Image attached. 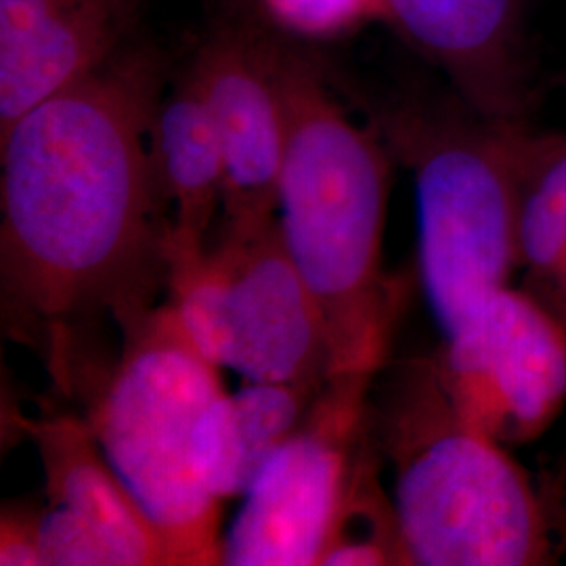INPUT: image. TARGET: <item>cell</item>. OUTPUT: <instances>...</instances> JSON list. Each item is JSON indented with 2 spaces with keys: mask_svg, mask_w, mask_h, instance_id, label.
<instances>
[{
  "mask_svg": "<svg viewBox=\"0 0 566 566\" xmlns=\"http://www.w3.org/2000/svg\"><path fill=\"white\" fill-rule=\"evenodd\" d=\"M266 51L285 109L283 242L322 311L329 378H376L397 311L382 275L390 151L346 116L322 65L280 42Z\"/></svg>",
  "mask_w": 566,
  "mask_h": 566,
  "instance_id": "7a4b0ae2",
  "label": "cell"
},
{
  "mask_svg": "<svg viewBox=\"0 0 566 566\" xmlns=\"http://www.w3.org/2000/svg\"><path fill=\"white\" fill-rule=\"evenodd\" d=\"M20 426L41 453L49 506L95 526L126 566H175L158 526L107 460L84 416L46 413Z\"/></svg>",
  "mask_w": 566,
  "mask_h": 566,
  "instance_id": "8fae6325",
  "label": "cell"
},
{
  "mask_svg": "<svg viewBox=\"0 0 566 566\" xmlns=\"http://www.w3.org/2000/svg\"><path fill=\"white\" fill-rule=\"evenodd\" d=\"M371 376L325 382L303 424L264 464L221 542L219 565L322 563L367 434Z\"/></svg>",
  "mask_w": 566,
  "mask_h": 566,
  "instance_id": "52a82bcc",
  "label": "cell"
},
{
  "mask_svg": "<svg viewBox=\"0 0 566 566\" xmlns=\"http://www.w3.org/2000/svg\"><path fill=\"white\" fill-rule=\"evenodd\" d=\"M42 566H126V560L95 526L63 507L41 510Z\"/></svg>",
  "mask_w": 566,
  "mask_h": 566,
  "instance_id": "e0dca14e",
  "label": "cell"
},
{
  "mask_svg": "<svg viewBox=\"0 0 566 566\" xmlns=\"http://www.w3.org/2000/svg\"><path fill=\"white\" fill-rule=\"evenodd\" d=\"M39 518V507L7 506L2 510L0 565L42 566Z\"/></svg>",
  "mask_w": 566,
  "mask_h": 566,
  "instance_id": "d6986e66",
  "label": "cell"
},
{
  "mask_svg": "<svg viewBox=\"0 0 566 566\" xmlns=\"http://www.w3.org/2000/svg\"><path fill=\"white\" fill-rule=\"evenodd\" d=\"M154 181L170 219V271L202 256L223 210L221 139L191 65L163 88L149 120Z\"/></svg>",
  "mask_w": 566,
  "mask_h": 566,
  "instance_id": "30bf717a",
  "label": "cell"
},
{
  "mask_svg": "<svg viewBox=\"0 0 566 566\" xmlns=\"http://www.w3.org/2000/svg\"><path fill=\"white\" fill-rule=\"evenodd\" d=\"M214 364L158 304L122 334L120 353L84 403V418L168 546L175 566L219 565L223 502L193 468V430L223 395Z\"/></svg>",
  "mask_w": 566,
  "mask_h": 566,
  "instance_id": "5b68a950",
  "label": "cell"
},
{
  "mask_svg": "<svg viewBox=\"0 0 566 566\" xmlns=\"http://www.w3.org/2000/svg\"><path fill=\"white\" fill-rule=\"evenodd\" d=\"M322 388L245 382L208 405L191 449L203 489L221 502L245 495L273 453L303 424Z\"/></svg>",
  "mask_w": 566,
  "mask_h": 566,
  "instance_id": "5bb4252c",
  "label": "cell"
},
{
  "mask_svg": "<svg viewBox=\"0 0 566 566\" xmlns=\"http://www.w3.org/2000/svg\"><path fill=\"white\" fill-rule=\"evenodd\" d=\"M451 401L500 446L533 443L566 405V325L525 290L493 292L434 357Z\"/></svg>",
  "mask_w": 566,
  "mask_h": 566,
  "instance_id": "ba28073f",
  "label": "cell"
},
{
  "mask_svg": "<svg viewBox=\"0 0 566 566\" xmlns=\"http://www.w3.org/2000/svg\"><path fill=\"white\" fill-rule=\"evenodd\" d=\"M386 18L437 61L460 97L491 118L514 120L518 88L506 63L514 0H382Z\"/></svg>",
  "mask_w": 566,
  "mask_h": 566,
  "instance_id": "7c38bea8",
  "label": "cell"
},
{
  "mask_svg": "<svg viewBox=\"0 0 566 566\" xmlns=\"http://www.w3.org/2000/svg\"><path fill=\"white\" fill-rule=\"evenodd\" d=\"M168 301L210 364L245 382L322 388L329 380L324 317L277 221L245 235H212L202 256L175 266Z\"/></svg>",
  "mask_w": 566,
  "mask_h": 566,
  "instance_id": "8992f818",
  "label": "cell"
},
{
  "mask_svg": "<svg viewBox=\"0 0 566 566\" xmlns=\"http://www.w3.org/2000/svg\"><path fill=\"white\" fill-rule=\"evenodd\" d=\"M221 139L224 193L212 235H245L277 221L285 154L282 91L266 41L227 30L191 63Z\"/></svg>",
  "mask_w": 566,
  "mask_h": 566,
  "instance_id": "9c48e42d",
  "label": "cell"
},
{
  "mask_svg": "<svg viewBox=\"0 0 566 566\" xmlns=\"http://www.w3.org/2000/svg\"><path fill=\"white\" fill-rule=\"evenodd\" d=\"M164 84L109 60L0 133V317L61 397L86 403L170 277L149 158Z\"/></svg>",
  "mask_w": 566,
  "mask_h": 566,
  "instance_id": "6da1fadb",
  "label": "cell"
},
{
  "mask_svg": "<svg viewBox=\"0 0 566 566\" xmlns=\"http://www.w3.org/2000/svg\"><path fill=\"white\" fill-rule=\"evenodd\" d=\"M518 271L521 290L566 325V133H521Z\"/></svg>",
  "mask_w": 566,
  "mask_h": 566,
  "instance_id": "9a60e30c",
  "label": "cell"
},
{
  "mask_svg": "<svg viewBox=\"0 0 566 566\" xmlns=\"http://www.w3.org/2000/svg\"><path fill=\"white\" fill-rule=\"evenodd\" d=\"M367 426L395 468L407 565L535 566L556 558L554 512L531 474L451 401L437 359L388 371Z\"/></svg>",
  "mask_w": 566,
  "mask_h": 566,
  "instance_id": "3957f363",
  "label": "cell"
},
{
  "mask_svg": "<svg viewBox=\"0 0 566 566\" xmlns=\"http://www.w3.org/2000/svg\"><path fill=\"white\" fill-rule=\"evenodd\" d=\"M369 118L413 177L426 298L447 338L518 271L523 128L462 97L374 103Z\"/></svg>",
  "mask_w": 566,
  "mask_h": 566,
  "instance_id": "277c9868",
  "label": "cell"
},
{
  "mask_svg": "<svg viewBox=\"0 0 566 566\" xmlns=\"http://www.w3.org/2000/svg\"><path fill=\"white\" fill-rule=\"evenodd\" d=\"M126 0H67L0 49V133L112 60Z\"/></svg>",
  "mask_w": 566,
  "mask_h": 566,
  "instance_id": "4fadbf2b",
  "label": "cell"
},
{
  "mask_svg": "<svg viewBox=\"0 0 566 566\" xmlns=\"http://www.w3.org/2000/svg\"><path fill=\"white\" fill-rule=\"evenodd\" d=\"M378 462L380 451L367 426L343 507L319 565H407L397 510L378 481Z\"/></svg>",
  "mask_w": 566,
  "mask_h": 566,
  "instance_id": "2e32d148",
  "label": "cell"
},
{
  "mask_svg": "<svg viewBox=\"0 0 566 566\" xmlns=\"http://www.w3.org/2000/svg\"><path fill=\"white\" fill-rule=\"evenodd\" d=\"M275 20L306 36H336L386 18L382 0H263Z\"/></svg>",
  "mask_w": 566,
  "mask_h": 566,
  "instance_id": "ac0fdd59",
  "label": "cell"
}]
</instances>
